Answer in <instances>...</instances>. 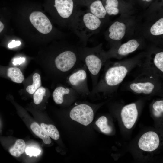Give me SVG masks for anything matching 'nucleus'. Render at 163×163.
<instances>
[{"label": "nucleus", "mask_w": 163, "mask_h": 163, "mask_svg": "<svg viewBox=\"0 0 163 163\" xmlns=\"http://www.w3.org/2000/svg\"><path fill=\"white\" fill-rule=\"evenodd\" d=\"M141 57L139 56L116 62L107 60L104 66L103 73L92 92L106 94L117 91L128 74L140 66L142 61Z\"/></svg>", "instance_id": "nucleus-1"}, {"label": "nucleus", "mask_w": 163, "mask_h": 163, "mask_svg": "<svg viewBox=\"0 0 163 163\" xmlns=\"http://www.w3.org/2000/svg\"><path fill=\"white\" fill-rule=\"evenodd\" d=\"M101 19L88 10L80 9L75 15L69 28L85 46L90 37L100 27Z\"/></svg>", "instance_id": "nucleus-2"}, {"label": "nucleus", "mask_w": 163, "mask_h": 163, "mask_svg": "<svg viewBox=\"0 0 163 163\" xmlns=\"http://www.w3.org/2000/svg\"><path fill=\"white\" fill-rule=\"evenodd\" d=\"M163 79L143 73L138 74L132 81L124 83L121 89L137 94L151 95L162 93Z\"/></svg>", "instance_id": "nucleus-3"}, {"label": "nucleus", "mask_w": 163, "mask_h": 163, "mask_svg": "<svg viewBox=\"0 0 163 163\" xmlns=\"http://www.w3.org/2000/svg\"><path fill=\"white\" fill-rule=\"evenodd\" d=\"M81 52L82 60L90 73L93 90L98 82L101 68L107 60L99 47L90 48L81 46Z\"/></svg>", "instance_id": "nucleus-4"}, {"label": "nucleus", "mask_w": 163, "mask_h": 163, "mask_svg": "<svg viewBox=\"0 0 163 163\" xmlns=\"http://www.w3.org/2000/svg\"><path fill=\"white\" fill-rule=\"evenodd\" d=\"M53 6L59 23L69 28L81 7L78 0H53Z\"/></svg>", "instance_id": "nucleus-5"}, {"label": "nucleus", "mask_w": 163, "mask_h": 163, "mask_svg": "<svg viewBox=\"0 0 163 163\" xmlns=\"http://www.w3.org/2000/svg\"><path fill=\"white\" fill-rule=\"evenodd\" d=\"M87 68L83 63L72 71L65 82L77 92L88 94L89 90L87 83Z\"/></svg>", "instance_id": "nucleus-6"}, {"label": "nucleus", "mask_w": 163, "mask_h": 163, "mask_svg": "<svg viewBox=\"0 0 163 163\" xmlns=\"http://www.w3.org/2000/svg\"><path fill=\"white\" fill-rule=\"evenodd\" d=\"M138 74L143 73L163 78V52L159 51L153 57L149 56L137 67Z\"/></svg>", "instance_id": "nucleus-7"}, {"label": "nucleus", "mask_w": 163, "mask_h": 163, "mask_svg": "<svg viewBox=\"0 0 163 163\" xmlns=\"http://www.w3.org/2000/svg\"><path fill=\"white\" fill-rule=\"evenodd\" d=\"M69 115L72 120L84 126L90 124L93 121L94 112L92 108L86 104H80L73 107Z\"/></svg>", "instance_id": "nucleus-8"}, {"label": "nucleus", "mask_w": 163, "mask_h": 163, "mask_svg": "<svg viewBox=\"0 0 163 163\" xmlns=\"http://www.w3.org/2000/svg\"><path fill=\"white\" fill-rule=\"evenodd\" d=\"M29 18L31 24L40 33L47 34L52 31V23L43 13L39 11H34L31 14Z\"/></svg>", "instance_id": "nucleus-9"}, {"label": "nucleus", "mask_w": 163, "mask_h": 163, "mask_svg": "<svg viewBox=\"0 0 163 163\" xmlns=\"http://www.w3.org/2000/svg\"><path fill=\"white\" fill-rule=\"evenodd\" d=\"M159 142V137L156 133L149 131L144 134L140 138L138 146L143 151L152 152L158 148Z\"/></svg>", "instance_id": "nucleus-10"}, {"label": "nucleus", "mask_w": 163, "mask_h": 163, "mask_svg": "<svg viewBox=\"0 0 163 163\" xmlns=\"http://www.w3.org/2000/svg\"><path fill=\"white\" fill-rule=\"evenodd\" d=\"M138 115L137 106L135 103L124 106L121 112L122 122L125 127L128 129L132 128L137 119Z\"/></svg>", "instance_id": "nucleus-11"}, {"label": "nucleus", "mask_w": 163, "mask_h": 163, "mask_svg": "<svg viewBox=\"0 0 163 163\" xmlns=\"http://www.w3.org/2000/svg\"><path fill=\"white\" fill-rule=\"evenodd\" d=\"M81 6L86 7L87 10L100 19L105 18L107 13L100 0H78Z\"/></svg>", "instance_id": "nucleus-12"}, {"label": "nucleus", "mask_w": 163, "mask_h": 163, "mask_svg": "<svg viewBox=\"0 0 163 163\" xmlns=\"http://www.w3.org/2000/svg\"><path fill=\"white\" fill-rule=\"evenodd\" d=\"M140 45V43L136 40H130L119 47L117 51L115 52L116 53V54L112 56L118 58L126 56L136 50Z\"/></svg>", "instance_id": "nucleus-13"}, {"label": "nucleus", "mask_w": 163, "mask_h": 163, "mask_svg": "<svg viewBox=\"0 0 163 163\" xmlns=\"http://www.w3.org/2000/svg\"><path fill=\"white\" fill-rule=\"evenodd\" d=\"M126 30V27L123 23L117 21L115 22L109 28V37L112 40H120L124 36Z\"/></svg>", "instance_id": "nucleus-14"}, {"label": "nucleus", "mask_w": 163, "mask_h": 163, "mask_svg": "<svg viewBox=\"0 0 163 163\" xmlns=\"http://www.w3.org/2000/svg\"><path fill=\"white\" fill-rule=\"evenodd\" d=\"M76 92L70 87L64 85L56 88L53 93V97L54 102L57 104H61L64 101L65 96Z\"/></svg>", "instance_id": "nucleus-15"}, {"label": "nucleus", "mask_w": 163, "mask_h": 163, "mask_svg": "<svg viewBox=\"0 0 163 163\" xmlns=\"http://www.w3.org/2000/svg\"><path fill=\"white\" fill-rule=\"evenodd\" d=\"M30 128L37 136L42 139L45 144H50L51 141L50 137L37 123L36 122L32 123L30 125Z\"/></svg>", "instance_id": "nucleus-16"}, {"label": "nucleus", "mask_w": 163, "mask_h": 163, "mask_svg": "<svg viewBox=\"0 0 163 163\" xmlns=\"http://www.w3.org/2000/svg\"><path fill=\"white\" fill-rule=\"evenodd\" d=\"M7 75L13 82L16 83H21L24 79L22 72L17 67L9 68L8 70Z\"/></svg>", "instance_id": "nucleus-17"}, {"label": "nucleus", "mask_w": 163, "mask_h": 163, "mask_svg": "<svg viewBox=\"0 0 163 163\" xmlns=\"http://www.w3.org/2000/svg\"><path fill=\"white\" fill-rule=\"evenodd\" d=\"M26 144L24 140H17L14 145L10 149L9 152L13 156L18 157L23 154L25 150Z\"/></svg>", "instance_id": "nucleus-18"}, {"label": "nucleus", "mask_w": 163, "mask_h": 163, "mask_svg": "<svg viewBox=\"0 0 163 163\" xmlns=\"http://www.w3.org/2000/svg\"><path fill=\"white\" fill-rule=\"evenodd\" d=\"M40 126L46 134L53 139L57 140L59 138V133L56 127L53 125L46 124L42 123L41 124Z\"/></svg>", "instance_id": "nucleus-19"}, {"label": "nucleus", "mask_w": 163, "mask_h": 163, "mask_svg": "<svg viewBox=\"0 0 163 163\" xmlns=\"http://www.w3.org/2000/svg\"><path fill=\"white\" fill-rule=\"evenodd\" d=\"M118 5L117 0H106L105 5L104 7L107 14L110 15H116L119 13Z\"/></svg>", "instance_id": "nucleus-20"}, {"label": "nucleus", "mask_w": 163, "mask_h": 163, "mask_svg": "<svg viewBox=\"0 0 163 163\" xmlns=\"http://www.w3.org/2000/svg\"><path fill=\"white\" fill-rule=\"evenodd\" d=\"M95 124L103 133L109 134L112 131L111 128L108 125L107 119L105 116H102L99 117L96 121Z\"/></svg>", "instance_id": "nucleus-21"}, {"label": "nucleus", "mask_w": 163, "mask_h": 163, "mask_svg": "<svg viewBox=\"0 0 163 163\" xmlns=\"http://www.w3.org/2000/svg\"><path fill=\"white\" fill-rule=\"evenodd\" d=\"M33 82L32 85L28 86L26 91L30 94H33L41 85V80L40 75L35 73L33 76Z\"/></svg>", "instance_id": "nucleus-22"}, {"label": "nucleus", "mask_w": 163, "mask_h": 163, "mask_svg": "<svg viewBox=\"0 0 163 163\" xmlns=\"http://www.w3.org/2000/svg\"><path fill=\"white\" fill-rule=\"evenodd\" d=\"M150 32L153 35L157 36L163 34V18L158 20L152 26L150 29Z\"/></svg>", "instance_id": "nucleus-23"}, {"label": "nucleus", "mask_w": 163, "mask_h": 163, "mask_svg": "<svg viewBox=\"0 0 163 163\" xmlns=\"http://www.w3.org/2000/svg\"><path fill=\"white\" fill-rule=\"evenodd\" d=\"M154 115L157 117L162 115L163 112V100H160L154 101L152 105Z\"/></svg>", "instance_id": "nucleus-24"}, {"label": "nucleus", "mask_w": 163, "mask_h": 163, "mask_svg": "<svg viewBox=\"0 0 163 163\" xmlns=\"http://www.w3.org/2000/svg\"><path fill=\"white\" fill-rule=\"evenodd\" d=\"M46 89L43 87H40L34 92L33 95L34 103L39 104L42 102L45 94Z\"/></svg>", "instance_id": "nucleus-25"}, {"label": "nucleus", "mask_w": 163, "mask_h": 163, "mask_svg": "<svg viewBox=\"0 0 163 163\" xmlns=\"http://www.w3.org/2000/svg\"><path fill=\"white\" fill-rule=\"evenodd\" d=\"M25 152L27 155L30 157L37 156L39 155L41 152L39 149L33 147H28L25 149Z\"/></svg>", "instance_id": "nucleus-26"}, {"label": "nucleus", "mask_w": 163, "mask_h": 163, "mask_svg": "<svg viewBox=\"0 0 163 163\" xmlns=\"http://www.w3.org/2000/svg\"><path fill=\"white\" fill-rule=\"evenodd\" d=\"M21 43V42L19 41H16L15 40H13L8 44V47L12 48L20 45Z\"/></svg>", "instance_id": "nucleus-27"}, {"label": "nucleus", "mask_w": 163, "mask_h": 163, "mask_svg": "<svg viewBox=\"0 0 163 163\" xmlns=\"http://www.w3.org/2000/svg\"><path fill=\"white\" fill-rule=\"evenodd\" d=\"M25 60V59L24 57H20L16 58L14 59L13 63L14 65L20 64L24 62Z\"/></svg>", "instance_id": "nucleus-28"}, {"label": "nucleus", "mask_w": 163, "mask_h": 163, "mask_svg": "<svg viewBox=\"0 0 163 163\" xmlns=\"http://www.w3.org/2000/svg\"><path fill=\"white\" fill-rule=\"evenodd\" d=\"M4 28V25L3 23L0 21V33L3 30Z\"/></svg>", "instance_id": "nucleus-29"}, {"label": "nucleus", "mask_w": 163, "mask_h": 163, "mask_svg": "<svg viewBox=\"0 0 163 163\" xmlns=\"http://www.w3.org/2000/svg\"><path fill=\"white\" fill-rule=\"evenodd\" d=\"M143 1H146L147 2H150V1H151L152 0H142Z\"/></svg>", "instance_id": "nucleus-30"}]
</instances>
